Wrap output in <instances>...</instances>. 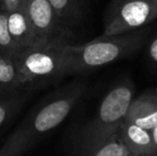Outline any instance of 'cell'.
<instances>
[{"mask_svg":"<svg viewBox=\"0 0 157 156\" xmlns=\"http://www.w3.org/2000/svg\"><path fill=\"white\" fill-rule=\"evenodd\" d=\"M136 93L129 76L112 82L97 96L91 108L82 111L71 125L65 137L68 156H82L118 131Z\"/></svg>","mask_w":157,"mask_h":156,"instance_id":"1","label":"cell"},{"mask_svg":"<svg viewBox=\"0 0 157 156\" xmlns=\"http://www.w3.org/2000/svg\"><path fill=\"white\" fill-rule=\"evenodd\" d=\"M89 90L83 77L52 90L31 108L0 148V156H23L61 125Z\"/></svg>","mask_w":157,"mask_h":156,"instance_id":"2","label":"cell"},{"mask_svg":"<svg viewBox=\"0 0 157 156\" xmlns=\"http://www.w3.org/2000/svg\"><path fill=\"white\" fill-rule=\"evenodd\" d=\"M152 28L150 25L128 33L101 34L85 44H65L62 61L66 77H83L108 64L135 56L144 47Z\"/></svg>","mask_w":157,"mask_h":156,"instance_id":"3","label":"cell"},{"mask_svg":"<svg viewBox=\"0 0 157 156\" xmlns=\"http://www.w3.org/2000/svg\"><path fill=\"white\" fill-rule=\"evenodd\" d=\"M67 38L55 40L25 48L14 58L15 64L26 90L34 92L47 86H55L66 77L63 67L62 52Z\"/></svg>","mask_w":157,"mask_h":156,"instance_id":"4","label":"cell"},{"mask_svg":"<svg viewBox=\"0 0 157 156\" xmlns=\"http://www.w3.org/2000/svg\"><path fill=\"white\" fill-rule=\"evenodd\" d=\"M157 21L154 0H111L104 14L103 36L128 33Z\"/></svg>","mask_w":157,"mask_h":156,"instance_id":"5","label":"cell"},{"mask_svg":"<svg viewBox=\"0 0 157 156\" xmlns=\"http://www.w3.org/2000/svg\"><path fill=\"white\" fill-rule=\"evenodd\" d=\"M21 6L35 32L37 45L61 36L70 40L74 38V34L60 23L49 0H25Z\"/></svg>","mask_w":157,"mask_h":156,"instance_id":"6","label":"cell"},{"mask_svg":"<svg viewBox=\"0 0 157 156\" xmlns=\"http://www.w3.org/2000/svg\"><path fill=\"white\" fill-rule=\"evenodd\" d=\"M123 121L147 131L155 128L157 126V93L155 90H147L132 98Z\"/></svg>","mask_w":157,"mask_h":156,"instance_id":"7","label":"cell"},{"mask_svg":"<svg viewBox=\"0 0 157 156\" xmlns=\"http://www.w3.org/2000/svg\"><path fill=\"white\" fill-rule=\"evenodd\" d=\"M118 134L129 155L157 156V146L153 141L151 131L122 121Z\"/></svg>","mask_w":157,"mask_h":156,"instance_id":"8","label":"cell"},{"mask_svg":"<svg viewBox=\"0 0 157 156\" xmlns=\"http://www.w3.org/2000/svg\"><path fill=\"white\" fill-rule=\"evenodd\" d=\"M8 29L11 38L21 50L37 45V39L23 6L6 13Z\"/></svg>","mask_w":157,"mask_h":156,"instance_id":"9","label":"cell"},{"mask_svg":"<svg viewBox=\"0 0 157 156\" xmlns=\"http://www.w3.org/2000/svg\"><path fill=\"white\" fill-rule=\"evenodd\" d=\"M57 17L67 31L75 36L74 30L85 21L89 0H49Z\"/></svg>","mask_w":157,"mask_h":156,"instance_id":"10","label":"cell"},{"mask_svg":"<svg viewBox=\"0 0 157 156\" xmlns=\"http://www.w3.org/2000/svg\"><path fill=\"white\" fill-rule=\"evenodd\" d=\"M25 90L14 59L0 52V98Z\"/></svg>","mask_w":157,"mask_h":156,"instance_id":"11","label":"cell"},{"mask_svg":"<svg viewBox=\"0 0 157 156\" xmlns=\"http://www.w3.org/2000/svg\"><path fill=\"white\" fill-rule=\"evenodd\" d=\"M32 93V91L25 90L0 98V128L23 108Z\"/></svg>","mask_w":157,"mask_h":156,"instance_id":"12","label":"cell"},{"mask_svg":"<svg viewBox=\"0 0 157 156\" xmlns=\"http://www.w3.org/2000/svg\"><path fill=\"white\" fill-rule=\"evenodd\" d=\"M129 153L126 150V148L121 141L119 134L117 131L116 134L111 136L109 139H107L105 142L99 144L90 152L86 153L82 156H128Z\"/></svg>","mask_w":157,"mask_h":156,"instance_id":"13","label":"cell"},{"mask_svg":"<svg viewBox=\"0 0 157 156\" xmlns=\"http://www.w3.org/2000/svg\"><path fill=\"white\" fill-rule=\"evenodd\" d=\"M21 49L11 38L8 29L6 12L0 10V52L14 59Z\"/></svg>","mask_w":157,"mask_h":156,"instance_id":"14","label":"cell"},{"mask_svg":"<svg viewBox=\"0 0 157 156\" xmlns=\"http://www.w3.org/2000/svg\"><path fill=\"white\" fill-rule=\"evenodd\" d=\"M145 56L150 67L157 71V27L152 28L145 42Z\"/></svg>","mask_w":157,"mask_h":156,"instance_id":"15","label":"cell"},{"mask_svg":"<svg viewBox=\"0 0 157 156\" xmlns=\"http://www.w3.org/2000/svg\"><path fill=\"white\" fill-rule=\"evenodd\" d=\"M25 0H0V10L4 12H10L21 6Z\"/></svg>","mask_w":157,"mask_h":156,"instance_id":"16","label":"cell"},{"mask_svg":"<svg viewBox=\"0 0 157 156\" xmlns=\"http://www.w3.org/2000/svg\"><path fill=\"white\" fill-rule=\"evenodd\" d=\"M151 135H152V138H153L154 143H155V146H157V126L151 131Z\"/></svg>","mask_w":157,"mask_h":156,"instance_id":"17","label":"cell"},{"mask_svg":"<svg viewBox=\"0 0 157 156\" xmlns=\"http://www.w3.org/2000/svg\"><path fill=\"white\" fill-rule=\"evenodd\" d=\"M154 90H155V92H156V93H157V87L155 88V89H154Z\"/></svg>","mask_w":157,"mask_h":156,"instance_id":"18","label":"cell"},{"mask_svg":"<svg viewBox=\"0 0 157 156\" xmlns=\"http://www.w3.org/2000/svg\"><path fill=\"white\" fill-rule=\"evenodd\" d=\"M154 2H155V3L157 4V0H154Z\"/></svg>","mask_w":157,"mask_h":156,"instance_id":"19","label":"cell"},{"mask_svg":"<svg viewBox=\"0 0 157 156\" xmlns=\"http://www.w3.org/2000/svg\"><path fill=\"white\" fill-rule=\"evenodd\" d=\"M128 156H135V155H128Z\"/></svg>","mask_w":157,"mask_h":156,"instance_id":"20","label":"cell"}]
</instances>
